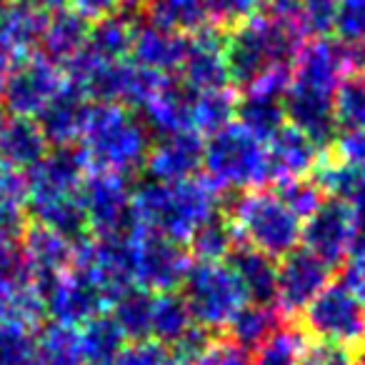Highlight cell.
Instances as JSON below:
<instances>
[{"label": "cell", "instance_id": "6da1fadb", "mask_svg": "<svg viewBox=\"0 0 365 365\" xmlns=\"http://www.w3.org/2000/svg\"><path fill=\"white\" fill-rule=\"evenodd\" d=\"M220 193L205 178L188 180H148L133 188V208L140 228L188 243L193 230L218 210Z\"/></svg>", "mask_w": 365, "mask_h": 365}, {"label": "cell", "instance_id": "7a4b0ae2", "mask_svg": "<svg viewBox=\"0 0 365 365\" xmlns=\"http://www.w3.org/2000/svg\"><path fill=\"white\" fill-rule=\"evenodd\" d=\"M150 130L133 108L118 103H93L78 138V150L88 170L130 175L143 168L150 150Z\"/></svg>", "mask_w": 365, "mask_h": 365}, {"label": "cell", "instance_id": "3957f363", "mask_svg": "<svg viewBox=\"0 0 365 365\" xmlns=\"http://www.w3.org/2000/svg\"><path fill=\"white\" fill-rule=\"evenodd\" d=\"M303 43V33L280 26L260 13L235 26L225 33V66L230 86L243 91L268 73L293 68Z\"/></svg>", "mask_w": 365, "mask_h": 365}, {"label": "cell", "instance_id": "277c9868", "mask_svg": "<svg viewBox=\"0 0 365 365\" xmlns=\"http://www.w3.org/2000/svg\"><path fill=\"white\" fill-rule=\"evenodd\" d=\"M228 215L245 245L275 260L285 258L300 245L303 220L280 200L275 190H240Z\"/></svg>", "mask_w": 365, "mask_h": 365}, {"label": "cell", "instance_id": "5b68a950", "mask_svg": "<svg viewBox=\"0 0 365 365\" xmlns=\"http://www.w3.org/2000/svg\"><path fill=\"white\" fill-rule=\"evenodd\" d=\"M205 180L218 193L225 190H253L268 182V158L265 143L250 135L238 123L220 128L208 135L203 145Z\"/></svg>", "mask_w": 365, "mask_h": 365}, {"label": "cell", "instance_id": "8992f818", "mask_svg": "<svg viewBox=\"0 0 365 365\" xmlns=\"http://www.w3.org/2000/svg\"><path fill=\"white\" fill-rule=\"evenodd\" d=\"M180 295L195 323L208 330H223L248 303V295L228 260H193L180 283Z\"/></svg>", "mask_w": 365, "mask_h": 365}, {"label": "cell", "instance_id": "52a82bcc", "mask_svg": "<svg viewBox=\"0 0 365 365\" xmlns=\"http://www.w3.org/2000/svg\"><path fill=\"white\" fill-rule=\"evenodd\" d=\"M81 205L93 238H125L138 228L133 188L125 175L88 170L81 182Z\"/></svg>", "mask_w": 365, "mask_h": 365}, {"label": "cell", "instance_id": "ba28073f", "mask_svg": "<svg viewBox=\"0 0 365 365\" xmlns=\"http://www.w3.org/2000/svg\"><path fill=\"white\" fill-rule=\"evenodd\" d=\"M303 330L313 338L333 340L350 348L365 345V303L343 283L330 280L300 313Z\"/></svg>", "mask_w": 365, "mask_h": 365}, {"label": "cell", "instance_id": "9c48e42d", "mask_svg": "<svg viewBox=\"0 0 365 365\" xmlns=\"http://www.w3.org/2000/svg\"><path fill=\"white\" fill-rule=\"evenodd\" d=\"M133 248V278L135 285L148 293H168L178 290L188 273L190 258L185 243H178L173 238L148 230L138 225L130 233Z\"/></svg>", "mask_w": 365, "mask_h": 365}, {"label": "cell", "instance_id": "30bf717a", "mask_svg": "<svg viewBox=\"0 0 365 365\" xmlns=\"http://www.w3.org/2000/svg\"><path fill=\"white\" fill-rule=\"evenodd\" d=\"M355 208L335 198H325L300 228V243L308 253L320 258L330 268L345 265L353 243Z\"/></svg>", "mask_w": 365, "mask_h": 365}, {"label": "cell", "instance_id": "8fae6325", "mask_svg": "<svg viewBox=\"0 0 365 365\" xmlns=\"http://www.w3.org/2000/svg\"><path fill=\"white\" fill-rule=\"evenodd\" d=\"M61 68L43 58L41 53L21 58V63H13V71L3 88V98L13 115L21 118H38V113L53 101L63 88Z\"/></svg>", "mask_w": 365, "mask_h": 365}, {"label": "cell", "instance_id": "7c38bea8", "mask_svg": "<svg viewBox=\"0 0 365 365\" xmlns=\"http://www.w3.org/2000/svg\"><path fill=\"white\" fill-rule=\"evenodd\" d=\"M43 303L56 325L73 330L86 325L88 320H93L108 308V298L103 295V290L73 265L43 293Z\"/></svg>", "mask_w": 365, "mask_h": 365}, {"label": "cell", "instance_id": "4fadbf2b", "mask_svg": "<svg viewBox=\"0 0 365 365\" xmlns=\"http://www.w3.org/2000/svg\"><path fill=\"white\" fill-rule=\"evenodd\" d=\"M333 278V268L305 248H295L278 265V290L275 303L283 315H300L305 305Z\"/></svg>", "mask_w": 365, "mask_h": 365}, {"label": "cell", "instance_id": "5bb4252c", "mask_svg": "<svg viewBox=\"0 0 365 365\" xmlns=\"http://www.w3.org/2000/svg\"><path fill=\"white\" fill-rule=\"evenodd\" d=\"M86 160L81 150L71 145H61L58 150L46 153L33 168H28L26 188L28 203H43V200L68 198L81 193V182L86 178Z\"/></svg>", "mask_w": 365, "mask_h": 365}, {"label": "cell", "instance_id": "9a60e30c", "mask_svg": "<svg viewBox=\"0 0 365 365\" xmlns=\"http://www.w3.org/2000/svg\"><path fill=\"white\" fill-rule=\"evenodd\" d=\"M180 81L190 91H215L228 88V66H225V36L223 31L208 26L188 36L185 56L180 63Z\"/></svg>", "mask_w": 365, "mask_h": 365}, {"label": "cell", "instance_id": "2e32d148", "mask_svg": "<svg viewBox=\"0 0 365 365\" xmlns=\"http://www.w3.org/2000/svg\"><path fill=\"white\" fill-rule=\"evenodd\" d=\"M21 253L33 285L43 295L66 270H71L73 258H76V245L46 225H33V228L23 230Z\"/></svg>", "mask_w": 365, "mask_h": 365}, {"label": "cell", "instance_id": "e0dca14e", "mask_svg": "<svg viewBox=\"0 0 365 365\" xmlns=\"http://www.w3.org/2000/svg\"><path fill=\"white\" fill-rule=\"evenodd\" d=\"M203 145L205 138L195 130L163 135L150 145L143 168L153 180H188L203 168Z\"/></svg>", "mask_w": 365, "mask_h": 365}, {"label": "cell", "instance_id": "ac0fdd59", "mask_svg": "<svg viewBox=\"0 0 365 365\" xmlns=\"http://www.w3.org/2000/svg\"><path fill=\"white\" fill-rule=\"evenodd\" d=\"M193 98L195 91H190L180 78H163L153 96L140 106V118L150 135L163 138L173 133L193 130Z\"/></svg>", "mask_w": 365, "mask_h": 365}, {"label": "cell", "instance_id": "d6986e66", "mask_svg": "<svg viewBox=\"0 0 365 365\" xmlns=\"http://www.w3.org/2000/svg\"><path fill=\"white\" fill-rule=\"evenodd\" d=\"M265 158H268V180L280 185V182L308 178L320 160V148L303 130L285 123L278 133L265 140Z\"/></svg>", "mask_w": 365, "mask_h": 365}, {"label": "cell", "instance_id": "ffe728a7", "mask_svg": "<svg viewBox=\"0 0 365 365\" xmlns=\"http://www.w3.org/2000/svg\"><path fill=\"white\" fill-rule=\"evenodd\" d=\"M93 103L78 91L71 83H63L61 91L53 96V101L38 113V128L43 130L48 143L53 145H73L78 143L86 125L88 110H91Z\"/></svg>", "mask_w": 365, "mask_h": 365}, {"label": "cell", "instance_id": "44dd1931", "mask_svg": "<svg viewBox=\"0 0 365 365\" xmlns=\"http://www.w3.org/2000/svg\"><path fill=\"white\" fill-rule=\"evenodd\" d=\"M185 46H188V36L163 31V28H155L150 23H138L130 56L133 63L148 68V71H155L160 76H173L175 71H180Z\"/></svg>", "mask_w": 365, "mask_h": 365}, {"label": "cell", "instance_id": "7402d4cb", "mask_svg": "<svg viewBox=\"0 0 365 365\" xmlns=\"http://www.w3.org/2000/svg\"><path fill=\"white\" fill-rule=\"evenodd\" d=\"M48 153V140L33 118L13 115L0 123V165L28 170Z\"/></svg>", "mask_w": 365, "mask_h": 365}, {"label": "cell", "instance_id": "603a6c76", "mask_svg": "<svg viewBox=\"0 0 365 365\" xmlns=\"http://www.w3.org/2000/svg\"><path fill=\"white\" fill-rule=\"evenodd\" d=\"M225 260L235 270L250 303H275V290H278V263H275V258L240 243L235 245L233 253Z\"/></svg>", "mask_w": 365, "mask_h": 365}, {"label": "cell", "instance_id": "cb8c5ba5", "mask_svg": "<svg viewBox=\"0 0 365 365\" xmlns=\"http://www.w3.org/2000/svg\"><path fill=\"white\" fill-rule=\"evenodd\" d=\"M88 31H91V21H86L81 13L71 11V8H58V11L48 13L41 46H38L43 51L41 56L56 66H66L86 46Z\"/></svg>", "mask_w": 365, "mask_h": 365}, {"label": "cell", "instance_id": "d4e9b609", "mask_svg": "<svg viewBox=\"0 0 365 365\" xmlns=\"http://www.w3.org/2000/svg\"><path fill=\"white\" fill-rule=\"evenodd\" d=\"M283 325V315L280 310H275L268 303H245L233 318L225 325V335L230 343H235L238 348L248 350L250 355H255L270 338L275 330Z\"/></svg>", "mask_w": 365, "mask_h": 365}, {"label": "cell", "instance_id": "484cf974", "mask_svg": "<svg viewBox=\"0 0 365 365\" xmlns=\"http://www.w3.org/2000/svg\"><path fill=\"white\" fill-rule=\"evenodd\" d=\"M46 18V13L33 11V8L23 6V3L11 0L0 11V46L6 48L13 58L33 56V51L41 46Z\"/></svg>", "mask_w": 365, "mask_h": 365}, {"label": "cell", "instance_id": "4316f807", "mask_svg": "<svg viewBox=\"0 0 365 365\" xmlns=\"http://www.w3.org/2000/svg\"><path fill=\"white\" fill-rule=\"evenodd\" d=\"M145 23L178 36H193L210 26L205 0H143Z\"/></svg>", "mask_w": 365, "mask_h": 365}, {"label": "cell", "instance_id": "83f0119b", "mask_svg": "<svg viewBox=\"0 0 365 365\" xmlns=\"http://www.w3.org/2000/svg\"><path fill=\"white\" fill-rule=\"evenodd\" d=\"M235 118L238 125L245 128L258 140H268L273 133H278L285 125V108L283 98L263 91H240L238 106H235Z\"/></svg>", "mask_w": 365, "mask_h": 365}, {"label": "cell", "instance_id": "f1b7e54d", "mask_svg": "<svg viewBox=\"0 0 365 365\" xmlns=\"http://www.w3.org/2000/svg\"><path fill=\"white\" fill-rule=\"evenodd\" d=\"M325 198H335L348 203L350 208H363L365 205V170L330 155L318 160L315 170L310 173Z\"/></svg>", "mask_w": 365, "mask_h": 365}, {"label": "cell", "instance_id": "f546056e", "mask_svg": "<svg viewBox=\"0 0 365 365\" xmlns=\"http://www.w3.org/2000/svg\"><path fill=\"white\" fill-rule=\"evenodd\" d=\"M128 345L123 330L110 318V313H101L78 333V350H81V365H110Z\"/></svg>", "mask_w": 365, "mask_h": 365}, {"label": "cell", "instance_id": "4dcf8cb0", "mask_svg": "<svg viewBox=\"0 0 365 365\" xmlns=\"http://www.w3.org/2000/svg\"><path fill=\"white\" fill-rule=\"evenodd\" d=\"M240 243L243 240H240L238 228L230 220V215L215 210L188 238V253L195 260H225Z\"/></svg>", "mask_w": 365, "mask_h": 365}, {"label": "cell", "instance_id": "1f68e13d", "mask_svg": "<svg viewBox=\"0 0 365 365\" xmlns=\"http://www.w3.org/2000/svg\"><path fill=\"white\" fill-rule=\"evenodd\" d=\"M188 305L178 290L153 293V318H150V340L170 350L193 325Z\"/></svg>", "mask_w": 365, "mask_h": 365}, {"label": "cell", "instance_id": "d6a6232c", "mask_svg": "<svg viewBox=\"0 0 365 365\" xmlns=\"http://www.w3.org/2000/svg\"><path fill=\"white\" fill-rule=\"evenodd\" d=\"M135 26V21L120 16V13L93 21L86 38V48L93 56L103 58V61H125L130 56Z\"/></svg>", "mask_w": 365, "mask_h": 365}, {"label": "cell", "instance_id": "836d02e7", "mask_svg": "<svg viewBox=\"0 0 365 365\" xmlns=\"http://www.w3.org/2000/svg\"><path fill=\"white\" fill-rule=\"evenodd\" d=\"M110 318L123 330L128 343H145L150 340V318H153V293L138 288H128L110 303Z\"/></svg>", "mask_w": 365, "mask_h": 365}, {"label": "cell", "instance_id": "e575fe53", "mask_svg": "<svg viewBox=\"0 0 365 365\" xmlns=\"http://www.w3.org/2000/svg\"><path fill=\"white\" fill-rule=\"evenodd\" d=\"M235 106H238V93L230 86L195 93L193 130L200 135H213L220 128L230 125L235 120Z\"/></svg>", "mask_w": 365, "mask_h": 365}, {"label": "cell", "instance_id": "d590c367", "mask_svg": "<svg viewBox=\"0 0 365 365\" xmlns=\"http://www.w3.org/2000/svg\"><path fill=\"white\" fill-rule=\"evenodd\" d=\"M335 123L338 130L365 128V73L348 76L335 93Z\"/></svg>", "mask_w": 365, "mask_h": 365}, {"label": "cell", "instance_id": "8d00e7d4", "mask_svg": "<svg viewBox=\"0 0 365 365\" xmlns=\"http://www.w3.org/2000/svg\"><path fill=\"white\" fill-rule=\"evenodd\" d=\"M303 343L305 338L298 328L280 325L273 333V338L253 355V365H295V358H298Z\"/></svg>", "mask_w": 365, "mask_h": 365}, {"label": "cell", "instance_id": "74e56055", "mask_svg": "<svg viewBox=\"0 0 365 365\" xmlns=\"http://www.w3.org/2000/svg\"><path fill=\"white\" fill-rule=\"evenodd\" d=\"M358 363H360V350L320 338L305 340L298 358H295V365H358Z\"/></svg>", "mask_w": 365, "mask_h": 365}, {"label": "cell", "instance_id": "f35d334b", "mask_svg": "<svg viewBox=\"0 0 365 365\" xmlns=\"http://www.w3.org/2000/svg\"><path fill=\"white\" fill-rule=\"evenodd\" d=\"M275 193L280 195L285 205L298 215L300 220H305L320 203L325 200L323 190L318 188V182L313 178H298V180H288V182H280Z\"/></svg>", "mask_w": 365, "mask_h": 365}, {"label": "cell", "instance_id": "ab89813d", "mask_svg": "<svg viewBox=\"0 0 365 365\" xmlns=\"http://www.w3.org/2000/svg\"><path fill=\"white\" fill-rule=\"evenodd\" d=\"M208 21L218 31H233L235 26L258 16L260 0H205Z\"/></svg>", "mask_w": 365, "mask_h": 365}, {"label": "cell", "instance_id": "60d3db41", "mask_svg": "<svg viewBox=\"0 0 365 365\" xmlns=\"http://www.w3.org/2000/svg\"><path fill=\"white\" fill-rule=\"evenodd\" d=\"M333 33L343 43H365V0H338Z\"/></svg>", "mask_w": 365, "mask_h": 365}, {"label": "cell", "instance_id": "b9f144b4", "mask_svg": "<svg viewBox=\"0 0 365 365\" xmlns=\"http://www.w3.org/2000/svg\"><path fill=\"white\" fill-rule=\"evenodd\" d=\"M335 6L338 0H300L305 36L325 38L328 33H333Z\"/></svg>", "mask_w": 365, "mask_h": 365}, {"label": "cell", "instance_id": "7bdbcfd3", "mask_svg": "<svg viewBox=\"0 0 365 365\" xmlns=\"http://www.w3.org/2000/svg\"><path fill=\"white\" fill-rule=\"evenodd\" d=\"M170 353L163 345L145 340V343H128L110 365H168Z\"/></svg>", "mask_w": 365, "mask_h": 365}, {"label": "cell", "instance_id": "ee69618b", "mask_svg": "<svg viewBox=\"0 0 365 365\" xmlns=\"http://www.w3.org/2000/svg\"><path fill=\"white\" fill-rule=\"evenodd\" d=\"M260 16L280 23L285 28L303 33V13H300V0H260Z\"/></svg>", "mask_w": 365, "mask_h": 365}, {"label": "cell", "instance_id": "f6af8a7d", "mask_svg": "<svg viewBox=\"0 0 365 365\" xmlns=\"http://www.w3.org/2000/svg\"><path fill=\"white\" fill-rule=\"evenodd\" d=\"M193 365H253V355L230 340H215L208 353L195 360Z\"/></svg>", "mask_w": 365, "mask_h": 365}, {"label": "cell", "instance_id": "bcb514c9", "mask_svg": "<svg viewBox=\"0 0 365 365\" xmlns=\"http://www.w3.org/2000/svg\"><path fill=\"white\" fill-rule=\"evenodd\" d=\"M333 145L335 158L365 170V128H360V130H343Z\"/></svg>", "mask_w": 365, "mask_h": 365}, {"label": "cell", "instance_id": "7dc6e473", "mask_svg": "<svg viewBox=\"0 0 365 365\" xmlns=\"http://www.w3.org/2000/svg\"><path fill=\"white\" fill-rule=\"evenodd\" d=\"M71 11L81 13L86 21H101V18L115 16L123 11L125 0H66Z\"/></svg>", "mask_w": 365, "mask_h": 365}, {"label": "cell", "instance_id": "c3c4849f", "mask_svg": "<svg viewBox=\"0 0 365 365\" xmlns=\"http://www.w3.org/2000/svg\"><path fill=\"white\" fill-rule=\"evenodd\" d=\"M340 280L365 303V255H353V260L343 265V278Z\"/></svg>", "mask_w": 365, "mask_h": 365}, {"label": "cell", "instance_id": "681fc988", "mask_svg": "<svg viewBox=\"0 0 365 365\" xmlns=\"http://www.w3.org/2000/svg\"><path fill=\"white\" fill-rule=\"evenodd\" d=\"M350 255H365V205H363V208H355L353 243H350Z\"/></svg>", "mask_w": 365, "mask_h": 365}, {"label": "cell", "instance_id": "f907efd6", "mask_svg": "<svg viewBox=\"0 0 365 365\" xmlns=\"http://www.w3.org/2000/svg\"><path fill=\"white\" fill-rule=\"evenodd\" d=\"M16 3H23V6L46 13V16L53 11H58V8H66V0H16Z\"/></svg>", "mask_w": 365, "mask_h": 365}, {"label": "cell", "instance_id": "816d5d0a", "mask_svg": "<svg viewBox=\"0 0 365 365\" xmlns=\"http://www.w3.org/2000/svg\"><path fill=\"white\" fill-rule=\"evenodd\" d=\"M13 56L6 51V48L0 46V96H3V88H6V81H8V76H11V71H13Z\"/></svg>", "mask_w": 365, "mask_h": 365}, {"label": "cell", "instance_id": "f5cc1de1", "mask_svg": "<svg viewBox=\"0 0 365 365\" xmlns=\"http://www.w3.org/2000/svg\"><path fill=\"white\" fill-rule=\"evenodd\" d=\"M360 353H365V345H363V348H360ZM365 360V358H363Z\"/></svg>", "mask_w": 365, "mask_h": 365}]
</instances>
